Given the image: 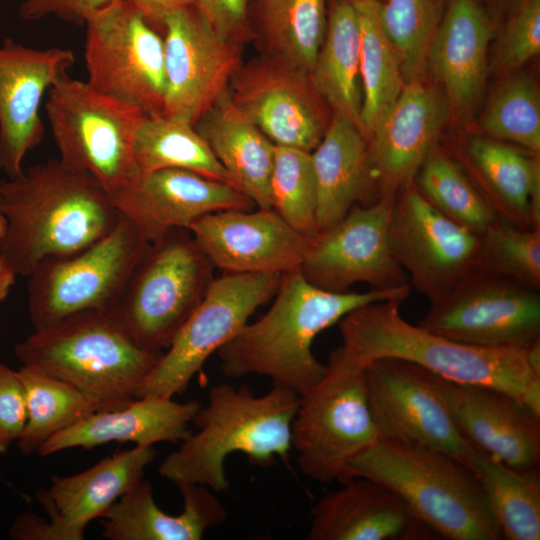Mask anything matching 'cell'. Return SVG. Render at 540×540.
I'll return each instance as SVG.
<instances>
[{
    "label": "cell",
    "instance_id": "cell-1",
    "mask_svg": "<svg viewBox=\"0 0 540 540\" xmlns=\"http://www.w3.org/2000/svg\"><path fill=\"white\" fill-rule=\"evenodd\" d=\"M411 288L335 293L313 286L299 269L284 273L270 308L218 350L221 371L231 379L265 376L300 395L326 371L312 351L316 336L360 306L403 302Z\"/></svg>",
    "mask_w": 540,
    "mask_h": 540
},
{
    "label": "cell",
    "instance_id": "cell-2",
    "mask_svg": "<svg viewBox=\"0 0 540 540\" xmlns=\"http://www.w3.org/2000/svg\"><path fill=\"white\" fill-rule=\"evenodd\" d=\"M0 210L7 220L0 254L23 277L46 258L101 240L120 219L110 193L96 179L59 159L0 180Z\"/></svg>",
    "mask_w": 540,
    "mask_h": 540
},
{
    "label": "cell",
    "instance_id": "cell-3",
    "mask_svg": "<svg viewBox=\"0 0 540 540\" xmlns=\"http://www.w3.org/2000/svg\"><path fill=\"white\" fill-rule=\"evenodd\" d=\"M298 403L299 394L280 385H272L263 395L246 385H213L207 405L193 419L199 430L165 457L159 474L174 483H198L217 493L226 491L225 460L230 454L243 453L261 466L273 464L278 456L288 457Z\"/></svg>",
    "mask_w": 540,
    "mask_h": 540
},
{
    "label": "cell",
    "instance_id": "cell-4",
    "mask_svg": "<svg viewBox=\"0 0 540 540\" xmlns=\"http://www.w3.org/2000/svg\"><path fill=\"white\" fill-rule=\"evenodd\" d=\"M402 301L386 300L360 306L338 322L342 340L333 352L365 368L376 359L411 362L452 382L503 391L520 402L535 375L526 348H486L464 344L407 322Z\"/></svg>",
    "mask_w": 540,
    "mask_h": 540
},
{
    "label": "cell",
    "instance_id": "cell-5",
    "mask_svg": "<svg viewBox=\"0 0 540 540\" xmlns=\"http://www.w3.org/2000/svg\"><path fill=\"white\" fill-rule=\"evenodd\" d=\"M351 477L384 485L445 538L503 539L480 480L443 452L379 437L349 464L344 480Z\"/></svg>",
    "mask_w": 540,
    "mask_h": 540
},
{
    "label": "cell",
    "instance_id": "cell-6",
    "mask_svg": "<svg viewBox=\"0 0 540 540\" xmlns=\"http://www.w3.org/2000/svg\"><path fill=\"white\" fill-rule=\"evenodd\" d=\"M214 265L186 228L150 243L103 318L137 347L164 352L206 295Z\"/></svg>",
    "mask_w": 540,
    "mask_h": 540
},
{
    "label": "cell",
    "instance_id": "cell-7",
    "mask_svg": "<svg viewBox=\"0 0 540 540\" xmlns=\"http://www.w3.org/2000/svg\"><path fill=\"white\" fill-rule=\"evenodd\" d=\"M15 354L23 365L75 386L105 411L137 398L163 352L137 347L97 310H85L35 330Z\"/></svg>",
    "mask_w": 540,
    "mask_h": 540
},
{
    "label": "cell",
    "instance_id": "cell-8",
    "mask_svg": "<svg viewBox=\"0 0 540 540\" xmlns=\"http://www.w3.org/2000/svg\"><path fill=\"white\" fill-rule=\"evenodd\" d=\"M380 437L371 415L364 368L331 353L324 376L299 395L291 449L303 475L344 480L349 464Z\"/></svg>",
    "mask_w": 540,
    "mask_h": 540
},
{
    "label": "cell",
    "instance_id": "cell-9",
    "mask_svg": "<svg viewBox=\"0 0 540 540\" xmlns=\"http://www.w3.org/2000/svg\"><path fill=\"white\" fill-rule=\"evenodd\" d=\"M45 110L63 164L90 174L110 195L139 173L133 141L146 115L140 109L65 74L48 90Z\"/></svg>",
    "mask_w": 540,
    "mask_h": 540
},
{
    "label": "cell",
    "instance_id": "cell-10",
    "mask_svg": "<svg viewBox=\"0 0 540 540\" xmlns=\"http://www.w3.org/2000/svg\"><path fill=\"white\" fill-rule=\"evenodd\" d=\"M87 83L98 92L162 115L166 93L163 35L126 0H114L85 20Z\"/></svg>",
    "mask_w": 540,
    "mask_h": 540
},
{
    "label": "cell",
    "instance_id": "cell-11",
    "mask_svg": "<svg viewBox=\"0 0 540 540\" xmlns=\"http://www.w3.org/2000/svg\"><path fill=\"white\" fill-rule=\"evenodd\" d=\"M147 243L123 215L115 228L90 246L41 261L28 278V309L35 330L64 317L101 311L119 294Z\"/></svg>",
    "mask_w": 540,
    "mask_h": 540
},
{
    "label": "cell",
    "instance_id": "cell-12",
    "mask_svg": "<svg viewBox=\"0 0 540 540\" xmlns=\"http://www.w3.org/2000/svg\"><path fill=\"white\" fill-rule=\"evenodd\" d=\"M278 273H225L214 278L201 303L181 326L142 384L137 398H173L252 314L275 296Z\"/></svg>",
    "mask_w": 540,
    "mask_h": 540
},
{
    "label": "cell",
    "instance_id": "cell-13",
    "mask_svg": "<svg viewBox=\"0 0 540 540\" xmlns=\"http://www.w3.org/2000/svg\"><path fill=\"white\" fill-rule=\"evenodd\" d=\"M418 325L457 342L486 348H526L540 339L538 290L473 270L430 302Z\"/></svg>",
    "mask_w": 540,
    "mask_h": 540
},
{
    "label": "cell",
    "instance_id": "cell-14",
    "mask_svg": "<svg viewBox=\"0 0 540 540\" xmlns=\"http://www.w3.org/2000/svg\"><path fill=\"white\" fill-rule=\"evenodd\" d=\"M380 437L443 452L473 472L477 448L457 427L436 375L411 362L380 358L364 368Z\"/></svg>",
    "mask_w": 540,
    "mask_h": 540
},
{
    "label": "cell",
    "instance_id": "cell-15",
    "mask_svg": "<svg viewBox=\"0 0 540 540\" xmlns=\"http://www.w3.org/2000/svg\"><path fill=\"white\" fill-rule=\"evenodd\" d=\"M392 254L430 302L475 270L480 235L440 213L412 181L395 193L389 220Z\"/></svg>",
    "mask_w": 540,
    "mask_h": 540
},
{
    "label": "cell",
    "instance_id": "cell-16",
    "mask_svg": "<svg viewBox=\"0 0 540 540\" xmlns=\"http://www.w3.org/2000/svg\"><path fill=\"white\" fill-rule=\"evenodd\" d=\"M393 197L354 206L335 226L311 237L299 267L302 276L335 293L349 292L356 283L378 290L410 285L389 243Z\"/></svg>",
    "mask_w": 540,
    "mask_h": 540
},
{
    "label": "cell",
    "instance_id": "cell-17",
    "mask_svg": "<svg viewBox=\"0 0 540 540\" xmlns=\"http://www.w3.org/2000/svg\"><path fill=\"white\" fill-rule=\"evenodd\" d=\"M166 93L162 115L193 126L229 89L242 66L240 44L218 34L193 8L163 22Z\"/></svg>",
    "mask_w": 540,
    "mask_h": 540
},
{
    "label": "cell",
    "instance_id": "cell-18",
    "mask_svg": "<svg viewBox=\"0 0 540 540\" xmlns=\"http://www.w3.org/2000/svg\"><path fill=\"white\" fill-rule=\"evenodd\" d=\"M230 84L232 104L274 145L312 152L332 119L308 73L267 55L242 64Z\"/></svg>",
    "mask_w": 540,
    "mask_h": 540
},
{
    "label": "cell",
    "instance_id": "cell-19",
    "mask_svg": "<svg viewBox=\"0 0 540 540\" xmlns=\"http://www.w3.org/2000/svg\"><path fill=\"white\" fill-rule=\"evenodd\" d=\"M111 197L119 213L149 244L173 228L187 229L205 215L250 211L255 206L242 190L182 169L138 173Z\"/></svg>",
    "mask_w": 540,
    "mask_h": 540
},
{
    "label": "cell",
    "instance_id": "cell-20",
    "mask_svg": "<svg viewBox=\"0 0 540 540\" xmlns=\"http://www.w3.org/2000/svg\"><path fill=\"white\" fill-rule=\"evenodd\" d=\"M70 49H35L7 38L0 45V170L22 173L25 155L44 138L41 102L74 65Z\"/></svg>",
    "mask_w": 540,
    "mask_h": 540
},
{
    "label": "cell",
    "instance_id": "cell-21",
    "mask_svg": "<svg viewBox=\"0 0 540 540\" xmlns=\"http://www.w3.org/2000/svg\"><path fill=\"white\" fill-rule=\"evenodd\" d=\"M214 267L227 273L298 270L309 240L273 209L205 215L187 228Z\"/></svg>",
    "mask_w": 540,
    "mask_h": 540
},
{
    "label": "cell",
    "instance_id": "cell-22",
    "mask_svg": "<svg viewBox=\"0 0 540 540\" xmlns=\"http://www.w3.org/2000/svg\"><path fill=\"white\" fill-rule=\"evenodd\" d=\"M446 117L447 102L435 89L420 79L404 85L367 138L379 199L393 197L402 185L414 179L437 147Z\"/></svg>",
    "mask_w": 540,
    "mask_h": 540
},
{
    "label": "cell",
    "instance_id": "cell-23",
    "mask_svg": "<svg viewBox=\"0 0 540 540\" xmlns=\"http://www.w3.org/2000/svg\"><path fill=\"white\" fill-rule=\"evenodd\" d=\"M436 379L457 427L474 447L515 470H538L539 418L503 391Z\"/></svg>",
    "mask_w": 540,
    "mask_h": 540
},
{
    "label": "cell",
    "instance_id": "cell-24",
    "mask_svg": "<svg viewBox=\"0 0 540 540\" xmlns=\"http://www.w3.org/2000/svg\"><path fill=\"white\" fill-rule=\"evenodd\" d=\"M313 508L309 540H418L436 534L384 485L351 477Z\"/></svg>",
    "mask_w": 540,
    "mask_h": 540
},
{
    "label": "cell",
    "instance_id": "cell-25",
    "mask_svg": "<svg viewBox=\"0 0 540 540\" xmlns=\"http://www.w3.org/2000/svg\"><path fill=\"white\" fill-rule=\"evenodd\" d=\"M153 446H137L103 458L80 473L53 477L38 499L67 540H82L87 524L104 513L142 480L154 460Z\"/></svg>",
    "mask_w": 540,
    "mask_h": 540
},
{
    "label": "cell",
    "instance_id": "cell-26",
    "mask_svg": "<svg viewBox=\"0 0 540 540\" xmlns=\"http://www.w3.org/2000/svg\"><path fill=\"white\" fill-rule=\"evenodd\" d=\"M201 406L196 400L180 403L156 396L136 398L122 408L91 414L51 437L37 453L48 456L65 449H92L109 442L153 446L159 442L184 441L192 433L189 424Z\"/></svg>",
    "mask_w": 540,
    "mask_h": 540
},
{
    "label": "cell",
    "instance_id": "cell-27",
    "mask_svg": "<svg viewBox=\"0 0 540 540\" xmlns=\"http://www.w3.org/2000/svg\"><path fill=\"white\" fill-rule=\"evenodd\" d=\"M175 484L183 497L180 514L162 511L151 484L142 480L100 518L102 536L109 540H200L207 530L225 521L227 511L213 490L198 483Z\"/></svg>",
    "mask_w": 540,
    "mask_h": 540
},
{
    "label": "cell",
    "instance_id": "cell-28",
    "mask_svg": "<svg viewBox=\"0 0 540 540\" xmlns=\"http://www.w3.org/2000/svg\"><path fill=\"white\" fill-rule=\"evenodd\" d=\"M311 156L317 182L318 233L335 226L354 206L379 200L368 142L353 122L333 115Z\"/></svg>",
    "mask_w": 540,
    "mask_h": 540
},
{
    "label": "cell",
    "instance_id": "cell-29",
    "mask_svg": "<svg viewBox=\"0 0 540 540\" xmlns=\"http://www.w3.org/2000/svg\"><path fill=\"white\" fill-rule=\"evenodd\" d=\"M489 18L477 0H449L430 44L427 64L456 108L478 99L487 69Z\"/></svg>",
    "mask_w": 540,
    "mask_h": 540
},
{
    "label": "cell",
    "instance_id": "cell-30",
    "mask_svg": "<svg viewBox=\"0 0 540 540\" xmlns=\"http://www.w3.org/2000/svg\"><path fill=\"white\" fill-rule=\"evenodd\" d=\"M466 156L480 180L478 190L500 219L522 229H540L538 154L474 137L467 144Z\"/></svg>",
    "mask_w": 540,
    "mask_h": 540
},
{
    "label": "cell",
    "instance_id": "cell-31",
    "mask_svg": "<svg viewBox=\"0 0 540 540\" xmlns=\"http://www.w3.org/2000/svg\"><path fill=\"white\" fill-rule=\"evenodd\" d=\"M239 188L260 209H272L275 145L232 104L227 92L194 126Z\"/></svg>",
    "mask_w": 540,
    "mask_h": 540
},
{
    "label": "cell",
    "instance_id": "cell-32",
    "mask_svg": "<svg viewBox=\"0 0 540 540\" xmlns=\"http://www.w3.org/2000/svg\"><path fill=\"white\" fill-rule=\"evenodd\" d=\"M309 75L334 115L361 130L360 29L351 0L331 1L324 39Z\"/></svg>",
    "mask_w": 540,
    "mask_h": 540
},
{
    "label": "cell",
    "instance_id": "cell-33",
    "mask_svg": "<svg viewBox=\"0 0 540 540\" xmlns=\"http://www.w3.org/2000/svg\"><path fill=\"white\" fill-rule=\"evenodd\" d=\"M325 0H257L255 37L264 55L312 71L326 31Z\"/></svg>",
    "mask_w": 540,
    "mask_h": 540
},
{
    "label": "cell",
    "instance_id": "cell-34",
    "mask_svg": "<svg viewBox=\"0 0 540 540\" xmlns=\"http://www.w3.org/2000/svg\"><path fill=\"white\" fill-rule=\"evenodd\" d=\"M351 1L360 29V123L367 139L397 100L405 82L398 53L381 21V1Z\"/></svg>",
    "mask_w": 540,
    "mask_h": 540
},
{
    "label": "cell",
    "instance_id": "cell-35",
    "mask_svg": "<svg viewBox=\"0 0 540 540\" xmlns=\"http://www.w3.org/2000/svg\"><path fill=\"white\" fill-rule=\"evenodd\" d=\"M133 157L139 173L182 169L240 189L196 128L178 119L145 115L135 133Z\"/></svg>",
    "mask_w": 540,
    "mask_h": 540
},
{
    "label": "cell",
    "instance_id": "cell-36",
    "mask_svg": "<svg viewBox=\"0 0 540 540\" xmlns=\"http://www.w3.org/2000/svg\"><path fill=\"white\" fill-rule=\"evenodd\" d=\"M473 473L480 480L502 537L539 540V469L515 470L478 449Z\"/></svg>",
    "mask_w": 540,
    "mask_h": 540
},
{
    "label": "cell",
    "instance_id": "cell-37",
    "mask_svg": "<svg viewBox=\"0 0 540 540\" xmlns=\"http://www.w3.org/2000/svg\"><path fill=\"white\" fill-rule=\"evenodd\" d=\"M18 374L25 390L27 421L17 446L25 455L38 452L57 433L102 411L95 399L36 367L23 365Z\"/></svg>",
    "mask_w": 540,
    "mask_h": 540
},
{
    "label": "cell",
    "instance_id": "cell-38",
    "mask_svg": "<svg viewBox=\"0 0 540 540\" xmlns=\"http://www.w3.org/2000/svg\"><path fill=\"white\" fill-rule=\"evenodd\" d=\"M413 180L421 194L444 216L481 235L500 219L464 169L436 147Z\"/></svg>",
    "mask_w": 540,
    "mask_h": 540
},
{
    "label": "cell",
    "instance_id": "cell-39",
    "mask_svg": "<svg viewBox=\"0 0 540 540\" xmlns=\"http://www.w3.org/2000/svg\"><path fill=\"white\" fill-rule=\"evenodd\" d=\"M381 21L394 45L405 84L419 80L449 0H380Z\"/></svg>",
    "mask_w": 540,
    "mask_h": 540
},
{
    "label": "cell",
    "instance_id": "cell-40",
    "mask_svg": "<svg viewBox=\"0 0 540 540\" xmlns=\"http://www.w3.org/2000/svg\"><path fill=\"white\" fill-rule=\"evenodd\" d=\"M271 208L296 231L313 237L317 228V182L311 152L275 145L270 177Z\"/></svg>",
    "mask_w": 540,
    "mask_h": 540
},
{
    "label": "cell",
    "instance_id": "cell-41",
    "mask_svg": "<svg viewBox=\"0 0 540 540\" xmlns=\"http://www.w3.org/2000/svg\"><path fill=\"white\" fill-rule=\"evenodd\" d=\"M480 127L492 139L539 154L540 98L534 80L519 74L503 83L482 113Z\"/></svg>",
    "mask_w": 540,
    "mask_h": 540
},
{
    "label": "cell",
    "instance_id": "cell-42",
    "mask_svg": "<svg viewBox=\"0 0 540 540\" xmlns=\"http://www.w3.org/2000/svg\"><path fill=\"white\" fill-rule=\"evenodd\" d=\"M475 270L510 278L538 290L540 229H522L498 219L480 235Z\"/></svg>",
    "mask_w": 540,
    "mask_h": 540
},
{
    "label": "cell",
    "instance_id": "cell-43",
    "mask_svg": "<svg viewBox=\"0 0 540 540\" xmlns=\"http://www.w3.org/2000/svg\"><path fill=\"white\" fill-rule=\"evenodd\" d=\"M540 52V0H518L503 30L498 62L516 68Z\"/></svg>",
    "mask_w": 540,
    "mask_h": 540
},
{
    "label": "cell",
    "instance_id": "cell-44",
    "mask_svg": "<svg viewBox=\"0 0 540 540\" xmlns=\"http://www.w3.org/2000/svg\"><path fill=\"white\" fill-rule=\"evenodd\" d=\"M197 13L222 37L243 44L255 37L249 0H192Z\"/></svg>",
    "mask_w": 540,
    "mask_h": 540
},
{
    "label": "cell",
    "instance_id": "cell-45",
    "mask_svg": "<svg viewBox=\"0 0 540 540\" xmlns=\"http://www.w3.org/2000/svg\"><path fill=\"white\" fill-rule=\"evenodd\" d=\"M27 421V405L18 371L0 363V454L18 441Z\"/></svg>",
    "mask_w": 540,
    "mask_h": 540
},
{
    "label": "cell",
    "instance_id": "cell-46",
    "mask_svg": "<svg viewBox=\"0 0 540 540\" xmlns=\"http://www.w3.org/2000/svg\"><path fill=\"white\" fill-rule=\"evenodd\" d=\"M114 0H25L19 16L25 21H37L55 16L74 25L84 26L86 17Z\"/></svg>",
    "mask_w": 540,
    "mask_h": 540
},
{
    "label": "cell",
    "instance_id": "cell-47",
    "mask_svg": "<svg viewBox=\"0 0 540 540\" xmlns=\"http://www.w3.org/2000/svg\"><path fill=\"white\" fill-rule=\"evenodd\" d=\"M11 534L20 539L67 540L63 531L51 519L47 521L31 513L19 516Z\"/></svg>",
    "mask_w": 540,
    "mask_h": 540
},
{
    "label": "cell",
    "instance_id": "cell-48",
    "mask_svg": "<svg viewBox=\"0 0 540 540\" xmlns=\"http://www.w3.org/2000/svg\"><path fill=\"white\" fill-rule=\"evenodd\" d=\"M162 34L165 17L172 11L192 5V0H126Z\"/></svg>",
    "mask_w": 540,
    "mask_h": 540
},
{
    "label": "cell",
    "instance_id": "cell-49",
    "mask_svg": "<svg viewBox=\"0 0 540 540\" xmlns=\"http://www.w3.org/2000/svg\"><path fill=\"white\" fill-rule=\"evenodd\" d=\"M520 403L540 419V376H533L527 383Z\"/></svg>",
    "mask_w": 540,
    "mask_h": 540
},
{
    "label": "cell",
    "instance_id": "cell-50",
    "mask_svg": "<svg viewBox=\"0 0 540 540\" xmlns=\"http://www.w3.org/2000/svg\"><path fill=\"white\" fill-rule=\"evenodd\" d=\"M16 275L8 261L0 254V302L8 295Z\"/></svg>",
    "mask_w": 540,
    "mask_h": 540
},
{
    "label": "cell",
    "instance_id": "cell-51",
    "mask_svg": "<svg viewBox=\"0 0 540 540\" xmlns=\"http://www.w3.org/2000/svg\"><path fill=\"white\" fill-rule=\"evenodd\" d=\"M527 362L535 375L540 376V339L531 343L527 349Z\"/></svg>",
    "mask_w": 540,
    "mask_h": 540
},
{
    "label": "cell",
    "instance_id": "cell-52",
    "mask_svg": "<svg viewBox=\"0 0 540 540\" xmlns=\"http://www.w3.org/2000/svg\"><path fill=\"white\" fill-rule=\"evenodd\" d=\"M7 229V220L0 210V242L2 241Z\"/></svg>",
    "mask_w": 540,
    "mask_h": 540
}]
</instances>
